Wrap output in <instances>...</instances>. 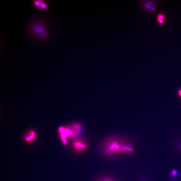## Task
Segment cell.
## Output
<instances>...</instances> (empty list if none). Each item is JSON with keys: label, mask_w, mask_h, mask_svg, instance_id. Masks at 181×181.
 <instances>
[{"label": "cell", "mask_w": 181, "mask_h": 181, "mask_svg": "<svg viewBox=\"0 0 181 181\" xmlns=\"http://www.w3.org/2000/svg\"><path fill=\"white\" fill-rule=\"evenodd\" d=\"M101 151L104 156L110 157L132 153L134 149L126 140L118 137H111L103 142Z\"/></svg>", "instance_id": "6da1fadb"}, {"label": "cell", "mask_w": 181, "mask_h": 181, "mask_svg": "<svg viewBox=\"0 0 181 181\" xmlns=\"http://www.w3.org/2000/svg\"><path fill=\"white\" fill-rule=\"evenodd\" d=\"M28 29L33 38L40 40H45L49 35L47 24L43 19H36L29 24Z\"/></svg>", "instance_id": "7a4b0ae2"}, {"label": "cell", "mask_w": 181, "mask_h": 181, "mask_svg": "<svg viewBox=\"0 0 181 181\" xmlns=\"http://www.w3.org/2000/svg\"><path fill=\"white\" fill-rule=\"evenodd\" d=\"M73 147L77 152L86 151L88 145L84 138H79L75 140L73 144Z\"/></svg>", "instance_id": "3957f363"}, {"label": "cell", "mask_w": 181, "mask_h": 181, "mask_svg": "<svg viewBox=\"0 0 181 181\" xmlns=\"http://www.w3.org/2000/svg\"><path fill=\"white\" fill-rule=\"evenodd\" d=\"M31 4L34 8L41 11L47 10L49 8V3L44 0H33Z\"/></svg>", "instance_id": "277c9868"}, {"label": "cell", "mask_w": 181, "mask_h": 181, "mask_svg": "<svg viewBox=\"0 0 181 181\" xmlns=\"http://www.w3.org/2000/svg\"><path fill=\"white\" fill-rule=\"evenodd\" d=\"M166 18V16L163 13H158L157 16V22L161 25H164L165 24V20Z\"/></svg>", "instance_id": "5b68a950"}, {"label": "cell", "mask_w": 181, "mask_h": 181, "mask_svg": "<svg viewBox=\"0 0 181 181\" xmlns=\"http://www.w3.org/2000/svg\"><path fill=\"white\" fill-rule=\"evenodd\" d=\"M36 137V134L34 130L30 131L28 134V135L26 136L25 140L27 142H30L33 141Z\"/></svg>", "instance_id": "8992f818"}, {"label": "cell", "mask_w": 181, "mask_h": 181, "mask_svg": "<svg viewBox=\"0 0 181 181\" xmlns=\"http://www.w3.org/2000/svg\"><path fill=\"white\" fill-rule=\"evenodd\" d=\"M145 4L148 5V6L143 5L144 8L147 10H149L150 11L153 12L155 10V7H154V3H147L145 2L143 3Z\"/></svg>", "instance_id": "52a82bcc"}, {"label": "cell", "mask_w": 181, "mask_h": 181, "mask_svg": "<svg viewBox=\"0 0 181 181\" xmlns=\"http://www.w3.org/2000/svg\"><path fill=\"white\" fill-rule=\"evenodd\" d=\"M171 175L173 177H176L178 175V171L176 170H173L171 171Z\"/></svg>", "instance_id": "ba28073f"}, {"label": "cell", "mask_w": 181, "mask_h": 181, "mask_svg": "<svg viewBox=\"0 0 181 181\" xmlns=\"http://www.w3.org/2000/svg\"><path fill=\"white\" fill-rule=\"evenodd\" d=\"M99 181H114V180L111 179L110 178H105L102 179V180H100Z\"/></svg>", "instance_id": "9c48e42d"}, {"label": "cell", "mask_w": 181, "mask_h": 181, "mask_svg": "<svg viewBox=\"0 0 181 181\" xmlns=\"http://www.w3.org/2000/svg\"><path fill=\"white\" fill-rule=\"evenodd\" d=\"M178 94L179 97L181 98V89L178 90Z\"/></svg>", "instance_id": "30bf717a"}]
</instances>
